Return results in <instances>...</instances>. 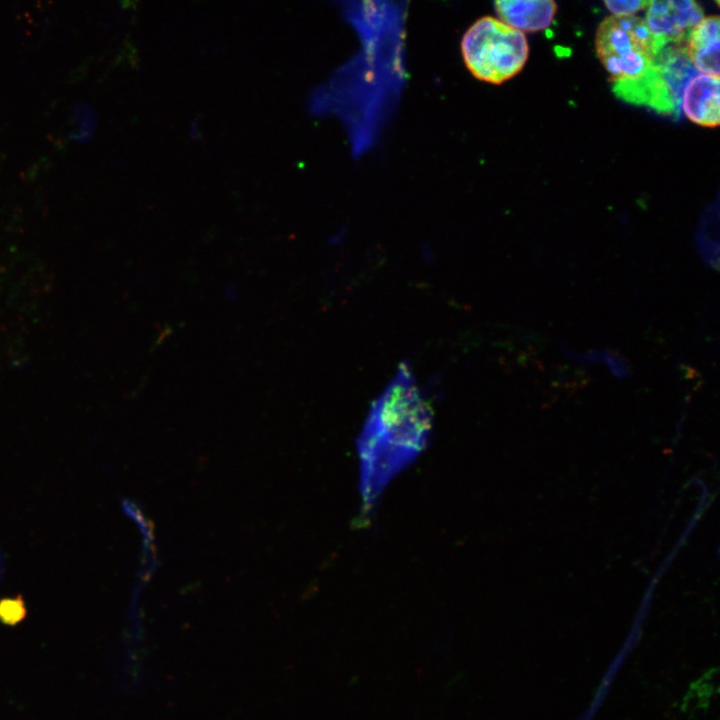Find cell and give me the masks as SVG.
<instances>
[{"instance_id": "1", "label": "cell", "mask_w": 720, "mask_h": 720, "mask_svg": "<svg viewBox=\"0 0 720 720\" xmlns=\"http://www.w3.org/2000/svg\"><path fill=\"white\" fill-rule=\"evenodd\" d=\"M432 412L406 363H401L384 391L372 403L356 441L359 490L370 512L389 483L426 448Z\"/></svg>"}, {"instance_id": "2", "label": "cell", "mask_w": 720, "mask_h": 720, "mask_svg": "<svg viewBox=\"0 0 720 720\" xmlns=\"http://www.w3.org/2000/svg\"><path fill=\"white\" fill-rule=\"evenodd\" d=\"M665 46L635 16L607 17L596 33V51L610 74L614 93L637 105L655 57Z\"/></svg>"}, {"instance_id": "3", "label": "cell", "mask_w": 720, "mask_h": 720, "mask_svg": "<svg viewBox=\"0 0 720 720\" xmlns=\"http://www.w3.org/2000/svg\"><path fill=\"white\" fill-rule=\"evenodd\" d=\"M463 59L478 79L499 84L516 75L528 58L525 35L500 20H477L461 42Z\"/></svg>"}, {"instance_id": "4", "label": "cell", "mask_w": 720, "mask_h": 720, "mask_svg": "<svg viewBox=\"0 0 720 720\" xmlns=\"http://www.w3.org/2000/svg\"><path fill=\"white\" fill-rule=\"evenodd\" d=\"M696 75L697 69L685 45H666L655 57L643 89L641 105L679 118L684 89Z\"/></svg>"}, {"instance_id": "5", "label": "cell", "mask_w": 720, "mask_h": 720, "mask_svg": "<svg viewBox=\"0 0 720 720\" xmlns=\"http://www.w3.org/2000/svg\"><path fill=\"white\" fill-rule=\"evenodd\" d=\"M704 18L702 8L692 0L649 1L646 25L666 45H685L692 29Z\"/></svg>"}, {"instance_id": "6", "label": "cell", "mask_w": 720, "mask_h": 720, "mask_svg": "<svg viewBox=\"0 0 720 720\" xmlns=\"http://www.w3.org/2000/svg\"><path fill=\"white\" fill-rule=\"evenodd\" d=\"M719 78L707 74L696 75L684 89L683 110L692 122L717 127L720 121Z\"/></svg>"}, {"instance_id": "7", "label": "cell", "mask_w": 720, "mask_h": 720, "mask_svg": "<svg viewBox=\"0 0 720 720\" xmlns=\"http://www.w3.org/2000/svg\"><path fill=\"white\" fill-rule=\"evenodd\" d=\"M719 17L703 18L690 32L686 52L697 70L719 78Z\"/></svg>"}, {"instance_id": "8", "label": "cell", "mask_w": 720, "mask_h": 720, "mask_svg": "<svg viewBox=\"0 0 720 720\" xmlns=\"http://www.w3.org/2000/svg\"><path fill=\"white\" fill-rule=\"evenodd\" d=\"M495 7L503 23L521 32L547 28L557 11L556 3L550 0L497 1Z\"/></svg>"}, {"instance_id": "9", "label": "cell", "mask_w": 720, "mask_h": 720, "mask_svg": "<svg viewBox=\"0 0 720 720\" xmlns=\"http://www.w3.org/2000/svg\"><path fill=\"white\" fill-rule=\"evenodd\" d=\"M24 601L20 598H5L0 600V621L4 624L14 625L25 616Z\"/></svg>"}, {"instance_id": "10", "label": "cell", "mask_w": 720, "mask_h": 720, "mask_svg": "<svg viewBox=\"0 0 720 720\" xmlns=\"http://www.w3.org/2000/svg\"><path fill=\"white\" fill-rule=\"evenodd\" d=\"M648 4L649 1L643 0L605 1L606 7L617 17L633 16Z\"/></svg>"}]
</instances>
